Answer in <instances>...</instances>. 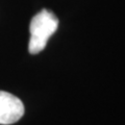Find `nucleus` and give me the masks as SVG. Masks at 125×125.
I'll use <instances>...</instances> for the list:
<instances>
[{
  "mask_svg": "<svg viewBox=\"0 0 125 125\" xmlns=\"http://www.w3.org/2000/svg\"><path fill=\"white\" fill-rule=\"evenodd\" d=\"M57 27L58 19L52 11L44 9L38 13L31 19L29 25V52L31 54H38L44 50L49 38L56 31Z\"/></svg>",
  "mask_w": 125,
  "mask_h": 125,
  "instance_id": "obj_1",
  "label": "nucleus"
},
{
  "mask_svg": "<svg viewBox=\"0 0 125 125\" xmlns=\"http://www.w3.org/2000/svg\"><path fill=\"white\" fill-rule=\"evenodd\" d=\"M24 115L23 102L10 93L0 91V124L10 125L18 122Z\"/></svg>",
  "mask_w": 125,
  "mask_h": 125,
  "instance_id": "obj_2",
  "label": "nucleus"
}]
</instances>
